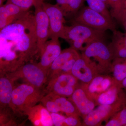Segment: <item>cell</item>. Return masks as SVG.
Masks as SVG:
<instances>
[{
  "instance_id": "f1b7e54d",
  "label": "cell",
  "mask_w": 126,
  "mask_h": 126,
  "mask_svg": "<svg viewBox=\"0 0 126 126\" xmlns=\"http://www.w3.org/2000/svg\"><path fill=\"white\" fill-rule=\"evenodd\" d=\"M80 117L68 116L66 117L64 121L63 126H83L82 122L80 120Z\"/></svg>"
},
{
  "instance_id": "603a6c76",
  "label": "cell",
  "mask_w": 126,
  "mask_h": 126,
  "mask_svg": "<svg viewBox=\"0 0 126 126\" xmlns=\"http://www.w3.org/2000/svg\"><path fill=\"white\" fill-rule=\"evenodd\" d=\"M112 77L116 83L120 84L126 78V58H116L112 64Z\"/></svg>"
},
{
  "instance_id": "9c48e42d",
  "label": "cell",
  "mask_w": 126,
  "mask_h": 126,
  "mask_svg": "<svg viewBox=\"0 0 126 126\" xmlns=\"http://www.w3.org/2000/svg\"><path fill=\"white\" fill-rule=\"evenodd\" d=\"M44 1V0H35L33 5L35 7L34 15L39 54L49 38V21L48 16L43 8Z\"/></svg>"
},
{
  "instance_id": "1f68e13d",
  "label": "cell",
  "mask_w": 126,
  "mask_h": 126,
  "mask_svg": "<svg viewBox=\"0 0 126 126\" xmlns=\"http://www.w3.org/2000/svg\"><path fill=\"white\" fill-rule=\"evenodd\" d=\"M120 86L122 88L126 90V78L121 82Z\"/></svg>"
},
{
  "instance_id": "6da1fadb",
  "label": "cell",
  "mask_w": 126,
  "mask_h": 126,
  "mask_svg": "<svg viewBox=\"0 0 126 126\" xmlns=\"http://www.w3.org/2000/svg\"><path fill=\"white\" fill-rule=\"evenodd\" d=\"M38 53L34 18L29 11L0 30V74L14 72Z\"/></svg>"
},
{
  "instance_id": "d4e9b609",
  "label": "cell",
  "mask_w": 126,
  "mask_h": 126,
  "mask_svg": "<svg viewBox=\"0 0 126 126\" xmlns=\"http://www.w3.org/2000/svg\"><path fill=\"white\" fill-rule=\"evenodd\" d=\"M88 6L94 10L98 12L111 21H113L108 7L101 0H86Z\"/></svg>"
},
{
  "instance_id": "836d02e7",
  "label": "cell",
  "mask_w": 126,
  "mask_h": 126,
  "mask_svg": "<svg viewBox=\"0 0 126 126\" xmlns=\"http://www.w3.org/2000/svg\"><path fill=\"white\" fill-rule=\"evenodd\" d=\"M124 6L125 8H126V0H124Z\"/></svg>"
},
{
  "instance_id": "5b68a950",
  "label": "cell",
  "mask_w": 126,
  "mask_h": 126,
  "mask_svg": "<svg viewBox=\"0 0 126 126\" xmlns=\"http://www.w3.org/2000/svg\"><path fill=\"white\" fill-rule=\"evenodd\" d=\"M6 74L15 81L21 79L25 83L38 88L44 89L47 83V72L38 63L28 62L14 72Z\"/></svg>"
},
{
  "instance_id": "83f0119b",
  "label": "cell",
  "mask_w": 126,
  "mask_h": 126,
  "mask_svg": "<svg viewBox=\"0 0 126 126\" xmlns=\"http://www.w3.org/2000/svg\"><path fill=\"white\" fill-rule=\"evenodd\" d=\"M7 1L13 3L22 9L29 10L32 6L34 5L35 0H7Z\"/></svg>"
},
{
  "instance_id": "ffe728a7",
  "label": "cell",
  "mask_w": 126,
  "mask_h": 126,
  "mask_svg": "<svg viewBox=\"0 0 126 126\" xmlns=\"http://www.w3.org/2000/svg\"><path fill=\"white\" fill-rule=\"evenodd\" d=\"M112 32L111 41L108 46L113 59L126 58V32L116 30Z\"/></svg>"
},
{
  "instance_id": "9a60e30c",
  "label": "cell",
  "mask_w": 126,
  "mask_h": 126,
  "mask_svg": "<svg viewBox=\"0 0 126 126\" xmlns=\"http://www.w3.org/2000/svg\"><path fill=\"white\" fill-rule=\"evenodd\" d=\"M24 114L27 116L34 126H54L50 112L42 104L29 109Z\"/></svg>"
},
{
  "instance_id": "4dcf8cb0",
  "label": "cell",
  "mask_w": 126,
  "mask_h": 126,
  "mask_svg": "<svg viewBox=\"0 0 126 126\" xmlns=\"http://www.w3.org/2000/svg\"><path fill=\"white\" fill-rule=\"evenodd\" d=\"M111 10H117L125 8L124 0H107Z\"/></svg>"
},
{
  "instance_id": "277c9868",
  "label": "cell",
  "mask_w": 126,
  "mask_h": 126,
  "mask_svg": "<svg viewBox=\"0 0 126 126\" xmlns=\"http://www.w3.org/2000/svg\"><path fill=\"white\" fill-rule=\"evenodd\" d=\"M44 89L35 87L24 83L15 86L12 96L10 108L16 113L24 112L35 106L45 95Z\"/></svg>"
},
{
  "instance_id": "4fadbf2b",
  "label": "cell",
  "mask_w": 126,
  "mask_h": 126,
  "mask_svg": "<svg viewBox=\"0 0 126 126\" xmlns=\"http://www.w3.org/2000/svg\"><path fill=\"white\" fill-rule=\"evenodd\" d=\"M68 98L73 104L79 115L83 119L96 106L95 103L88 97L79 83L72 95Z\"/></svg>"
},
{
  "instance_id": "7a4b0ae2",
  "label": "cell",
  "mask_w": 126,
  "mask_h": 126,
  "mask_svg": "<svg viewBox=\"0 0 126 126\" xmlns=\"http://www.w3.org/2000/svg\"><path fill=\"white\" fill-rule=\"evenodd\" d=\"M106 31L95 29L79 24L65 26L60 38L64 39L70 47L77 51H84L92 43L104 41Z\"/></svg>"
},
{
  "instance_id": "cb8c5ba5",
  "label": "cell",
  "mask_w": 126,
  "mask_h": 126,
  "mask_svg": "<svg viewBox=\"0 0 126 126\" xmlns=\"http://www.w3.org/2000/svg\"><path fill=\"white\" fill-rule=\"evenodd\" d=\"M18 114L20 113L15 112L10 107L0 109V126H18L15 117Z\"/></svg>"
},
{
  "instance_id": "8992f818",
  "label": "cell",
  "mask_w": 126,
  "mask_h": 126,
  "mask_svg": "<svg viewBox=\"0 0 126 126\" xmlns=\"http://www.w3.org/2000/svg\"><path fill=\"white\" fill-rule=\"evenodd\" d=\"M72 24H79L95 29L113 32L116 29L114 21H111L88 6H83L71 19Z\"/></svg>"
},
{
  "instance_id": "2e32d148",
  "label": "cell",
  "mask_w": 126,
  "mask_h": 126,
  "mask_svg": "<svg viewBox=\"0 0 126 126\" xmlns=\"http://www.w3.org/2000/svg\"><path fill=\"white\" fill-rule=\"evenodd\" d=\"M29 11L7 1L5 4L0 6V30L21 18Z\"/></svg>"
},
{
  "instance_id": "e575fe53",
  "label": "cell",
  "mask_w": 126,
  "mask_h": 126,
  "mask_svg": "<svg viewBox=\"0 0 126 126\" xmlns=\"http://www.w3.org/2000/svg\"></svg>"
},
{
  "instance_id": "7402d4cb",
  "label": "cell",
  "mask_w": 126,
  "mask_h": 126,
  "mask_svg": "<svg viewBox=\"0 0 126 126\" xmlns=\"http://www.w3.org/2000/svg\"><path fill=\"white\" fill-rule=\"evenodd\" d=\"M65 18L72 19L83 6L86 0H56Z\"/></svg>"
},
{
  "instance_id": "30bf717a",
  "label": "cell",
  "mask_w": 126,
  "mask_h": 126,
  "mask_svg": "<svg viewBox=\"0 0 126 126\" xmlns=\"http://www.w3.org/2000/svg\"><path fill=\"white\" fill-rule=\"evenodd\" d=\"M43 5L49 21V38H59L65 26V18L63 11L56 4H52L44 1Z\"/></svg>"
},
{
  "instance_id": "d6a6232c",
  "label": "cell",
  "mask_w": 126,
  "mask_h": 126,
  "mask_svg": "<svg viewBox=\"0 0 126 126\" xmlns=\"http://www.w3.org/2000/svg\"><path fill=\"white\" fill-rule=\"evenodd\" d=\"M5 0H0V6L3 5V3Z\"/></svg>"
},
{
  "instance_id": "3957f363",
  "label": "cell",
  "mask_w": 126,
  "mask_h": 126,
  "mask_svg": "<svg viewBox=\"0 0 126 126\" xmlns=\"http://www.w3.org/2000/svg\"><path fill=\"white\" fill-rule=\"evenodd\" d=\"M99 74L111 73L113 57L108 45L104 41H98L92 43L81 54Z\"/></svg>"
},
{
  "instance_id": "5bb4252c",
  "label": "cell",
  "mask_w": 126,
  "mask_h": 126,
  "mask_svg": "<svg viewBox=\"0 0 126 126\" xmlns=\"http://www.w3.org/2000/svg\"><path fill=\"white\" fill-rule=\"evenodd\" d=\"M79 54L78 51L71 47L62 50L61 53L53 62L48 70L47 83L49 80L55 76L64 73L69 61Z\"/></svg>"
},
{
  "instance_id": "4316f807",
  "label": "cell",
  "mask_w": 126,
  "mask_h": 126,
  "mask_svg": "<svg viewBox=\"0 0 126 126\" xmlns=\"http://www.w3.org/2000/svg\"><path fill=\"white\" fill-rule=\"evenodd\" d=\"M110 11L113 19L121 25L126 31V8L117 10H111Z\"/></svg>"
},
{
  "instance_id": "8fae6325",
  "label": "cell",
  "mask_w": 126,
  "mask_h": 126,
  "mask_svg": "<svg viewBox=\"0 0 126 126\" xmlns=\"http://www.w3.org/2000/svg\"><path fill=\"white\" fill-rule=\"evenodd\" d=\"M116 83L112 76L109 74L97 75L88 83H79V85L86 92L88 97L95 102L100 94L106 92Z\"/></svg>"
},
{
  "instance_id": "d6986e66",
  "label": "cell",
  "mask_w": 126,
  "mask_h": 126,
  "mask_svg": "<svg viewBox=\"0 0 126 126\" xmlns=\"http://www.w3.org/2000/svg\"><path fill=\"white\" fill-rule=\"evenodd\" d=\"M15 82L6 74H0V109L10 107Z\"/></svg>"
},
{
  "instance_id": "7c38bea8",
  "label": "cell",
  "mask_w": 126,
  "mask_h": 126,
  "mask_svg": "<svg viewBox=\"0 0 126 126\" xmlns=\"http://www.w3.org/2000/svg\"><path fill=\"white\" fill-rule=\"evenodd\" d=\"M45 43L39 54L40 60L38 65L48 72L51 65L61 53V44L59 38L50 39Z\"/></svg>"
},
{
  "instance_id": "ac0fdd59",
  "label": "cell",
  "mask_w": 126,
  "mask_h": 126,
  "mask_svg": "<svg viewBox=\"0 0 126 126\" xmlns=\"http://www.w3.org/2000/svg\"><path fill=\"white\" fill-rule=\"evenodd\" d=\"M126 90L121 87L120 84L115 83L106 92L100 94L95 101L97 106L110 105L126 97Z\"/></svg>"
},
{
  "instance_id": "ba28073f",
  "label": "cell",
  "mask_w": 126,
  "mask_h": 126,
  "mask_svg": "<svg viewBox=\"0 0 126 126\" xmlns=\"http://www.w3.org/2000/svg\"><path fill=\"white\" fill-rule=\"evenodd\" d=\"M126 107V97L110 105H100L94 108L83 120V126H101L113 115Z\"/></svg>"
},
{
  "instance_id": "44dd1931",
  "label": "cell",
  "mask_w": 126,
  "mask_h": 126,
  "mask_svg": "<svg viewBox=\"0 0 126 126\" xmlns=\"http://www.w3.org/2000/svg\"><path fill=\"white\" fill-rule=\"evenodd\" d=\"M48 94H49L53 100L58 112L64 113L67 116H72L80 117L73 104L68 98L53 93Z\"/></svg>"
},
{
  "instance_id": "52a82bcc",
  "label": "cell",
  "mask_w": 126,
  "mask_h": 126,
  "mask_svg": "<svg viewBox=\"0 0 126 126\" xmlns=\"http://www.w3.org/2000/svg\"><path fill=\"white\" fill-rule=\"evenodd\" d=\"M79 81L71 73L62 74L50 79L44 89L46 94H54L69 98L78 86Z\"/></svg>"
},
{
  "instance_id": "484cf974",
  "label": "cell",
  "mask_w": 126,
  "mask_h": 126,
  "mask_svg": "<svg viewBox=\"0 0 126 126\" xmlns=\"http://www.w3.org/2000/svg\"><path fill=\"white\" fill-rule=\"evenodd\" d=\"M126 125V107L113 115L104 126H125Z\"/></svg>"
},
{
  "instance_id": "f546056e",
  "label": "cell",
  "mask_w": 126,
  "mask_h": 126,
  "mask_svg": "<svg viewBox=\"0 0 126 126\" xmlns=\"http://www.w3.org/2000/svg\"><path fill=\"white\" fill-rule=\"evenodd\" d=\"M54 126H63L64 121L66 117L58 113L50 112Z\"/></svg>"
},
{
  "instance_id": "e0dca14e",
  "label": "cell",
  "mask_w": 126,
  "mask_h": 126,
  "mask_svg": "<svg viewBox=\"0 0 126 126\" xmlns=\"http://www.w3.org/2000/svg\"><path fill=\"white\" fill-rule=\"evenodd\" d=\"M71 73L80 82L88 83L98 74L92 67L80 55L72 68Z\"/></svg>"
}]
</instances>
